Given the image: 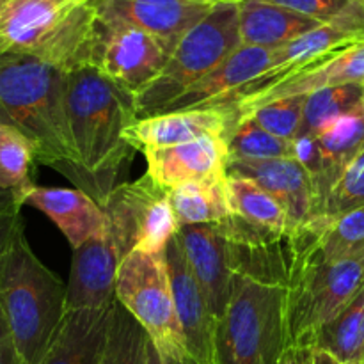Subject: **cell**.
<instances>
[{"label":"cell","instance_id":"5b68a950","mask_svg":"<svg viewBox=\"0 0 364 364\" xmlns=\"http://www.w3.org/2000/svg\"><path fill=\"white\" fill-rule=\"evenodd\" d=\"M288 347L287 287L235 274L215 323L213 364H281Z\"/></svg>","mask_w":364,"mask_h":364},{"label":"cell","instance_id":"f1b7e54d","mask_svg":"<svg viewBox=\"0 0 364 364\" xmlns=\"http://www.w3.org/2000/svg\"><path fill=\"white\" fill-rule=\"evenodd\" d=\"M36 151L28 139L14 128L0 124V188L13 192L23 203L31 187V167Z\"/></svg>","mask_w":364,"mask_h":364},{"label":"cell","instance_id":"9a60e30c","mask_svg":"<svg viewBox=\"0 0 364 364\" xmlns=\"http://www.w3.org/2000/svg\"><path fill=\"white\" fill-rule=\"evenodd\" d=\"M121 262L123 256L107 231L73 249L70 283L66 284L68 311L98 309L112 304L116 301V279Z\"/></svg>","mask_w":364,"mask_h":364},{"label":"cell","instance_id":"b9f144b4","mask_svg":"<svg viewBox=\"0 0 364 364\" xmlns=\"http://www.w3.org/2000/svg\"><path fill=\"white\" fill-rule=\"evenodd\" d=\"M6 2H9V0H0V6H2V4H6Z\"/></svg>","mask_w":364,"mask_h":364},{"label":"cell","instance_id":"4316f807","mask_svg":"<svg viewBox=\"0 0 364 364\" xmlns=\"http://www.w3.org/2000/svg\"><path fill=\"white\" fill-rule=\"evenodd\" d=\"M230 160L295 159L294 141L276 137L247 117H238L226 132Z\"/></svg>","mask_w":364,"mask_h":364},{"label":"cell","instance_id":"d6a6232c","mask_svg":"<svg viewBox=\"0 0 364 364\" xmlns=\"http://www.w3.org/2000/svg\"><path fill=\"white\" fill-rule=\"evenodd\" d=\"M267 2L287 7L295 13L318 20L320 23H331L350 6L352 0H267Z\"/></svg>","mask_w":364,"mask_h":364},{"label":"cell","instance_id":"836d02e7","mask_svg":"<svg viewBox=\"0 0 364 364\" xmlns=\"http://www.w3.org/2000/svg\"><path fill=\"white\" fill-rule=\"evenodd\" d=\"M21 228H23L21 208H13L0 213V263H2L4 256L9 251L14 237H16Z\"/></svg>","mask_w":364,"mask_h":364},{"label":"cell","instance_id":"603a6c76","mask_svg":"<svg viewBox=\"0 0 364 364\" xmlns=\"http://www.w3.org/2000/svg\"><path fill=\"white\" fill-rule=\"evenodd\" d=\"M295 235L313 256L323 262L364 256V205L333 220H309Z\"/></svg>","mask_w":364,"mask_h":364},{"label":"cell","instance_id":"ac0fdd59","mask_svg":"<svg viewBox=\"0 0 364 364\" xmlns=\"http://www.w3.org/2000/svg\"><path fill=\"white\" fill-rule=\"evenodd\" d=\"M25 205L45 213L73 249H78L105 231V212L80 188H50L34 185L23 196Z\"/></svg>","mask_w":364,"mask_h":364},{"label":"cell","instance_id":"ffe728a7","mask_svg":"<svg viewBox=\"0 0 364 364\" xmlns=\"http://www.w3.org/2000/svg\"><path fill=\"white\" fill-rule=\"evenodd\" d=\"M112 304L68 311L41 364H100L109 333Z\"/></svg>","mask_w":364,"mask_h":364},{"label":"cell","instance_id":"d590c367","mask_svg":"<svg viewBox=\"0 0 364 364\" xmlns=\"http://www.w3.org/2000/svg\"><path fill=\"white\" fill-rule=\"evenodd\" d=\"M0 364H21L2 309H0Z\"/></svg>","mask_w":364,"mask_h":364},{"label":"cell","instance_id":"83f0119b","mask_svg":"<svg viewBox=\"0 0 364 364\" xmlns=\"http://www.w3.org/2000/svg\"><path fill=\"white\" fill-rule=\"evenodd\" d=\"M148 341L149 336L144 327L116 299L100 364H144Z\"/></svg>","mask_w":364,"mask_h":364},{"label":"cell","instance_id":"7402d4cb","mask_svg":"<svg viewBox=\"0 0 364 364\" xmlns=\"http://www.w3.org/2000/svg\"><path fill=\"white\" fill-rule=\"evenodd\" d=\"M315 137L318 142L320 159H322V171H320V178L315 183V217H318L322 213L323 203H326L329 192L333 191L338 178L364 148L363 109L359 107L352 112L336 117L331 123H327Z\"/></svg>","mask_w":364,"mask_h":364},{"label":"cell","instance_id":"7a4b0ae2","mask_svg":"<svg viewBox=\"0 0 364 364\" xmlns=\"http://www.w3.org/2000/svg\"><path fill=\"white\" fill-rule=\"evenodd\" d=\"M66 103L78 160L91 198L105 206L135 151L127 130L139 119L135 95L92 66L66 73Z\"/></svg>","mask_w":364,"mask_h":364},{"label":"cell","instance_id":"e0dca14e","mask_svg":"<svg viewBox=\"0 0 364 364\" xmlns=\"http://www.w3.org/2000/svg\"><path fill=\"white\" fill-rule=\"evenodd\" d=\"M148 176L164 191L226 174L230 151L226 135H208L187 144L146 149Z\"/></svg>","mask_w":364,"mask_h":364},{"label":"cell","instance_id":"8992f818","mask_svg":"<svg viewBox=\"0 0 364 364\" xmlns=\"http://www.w3.org/2000/svg\"><path fill=\"white\" fill-rule=\"evenodd\" d=\"M294 235V265L287 287V331L291 348H308L364 284V256L323 262ZM288 347V348H290Z\"/></svg>","mask_w":364,"mask_h":364},{"label":"cell","instance_id":"60d3db41","mask_svg":"<svg viewBox=\"0 0 364 364\" xmlns=\"http://www.w3.org/2000/svg\"><path fill=\"white\" fill-rule=\"evenodd\" d=\"M361 109H363V114H364V82H363V96H361Z\"/></svg>","mask_w":364,"mask_h":364},{"label":"cell","instance_id":"74e56055","mask_svg":"<svg viewBox=\"0 0 364 364\" xmlns=\"http://www.w3.org/2000/svg\"><path fill=\"white\" fill-rule=\"evenodd\" d=\"M144 364H164L162 354L159 352V348L155 347L151 340L148 341V348H146V363Z\"/></svg>","mask_w":364,"mask_h":364},{"label":"cell","instance_id":"f546056e","mask_svg":"<svg viewBox=\"0 0 364 364\" xmlns=\"http://www.w3.org/2000/svg\"><path fill=\"white\" fill-rule=\"evenodd\" d=\"M361 96L363 84L338 85L306 96L304 119L299 135H316L333 119L359 109Z\"/></svg>","mask_w":364,"mask_h":364},{"label":"cell","instance_id":"3957f363","mask_svg":"<svg viewBox=\"0 0 364 364\" xmlns=\"http://www.w3.org/2000/svg\"><path fill=\"white\" fill-rule=\"evenodd\" d=\"M0 309L21 364H41L66 316V287L34 255L21 228L0 263Z\"/></svg>","mask_w":364,"mask_h":364},{"label":"cell","instance_id":"cb8c5ba5","mask_svg":"<svg viewBox=\"0 0 364 364\" xmlns=\"http://www.w3.org/2000/svg\"><path fill=\"white\" fill-rule=\"evenodd\" d=\"M169 201L180 226L217 224L233 215L228 174L180 185L169 191Z\"/></svg>","mask_w":364,"mask_h":364},{"label":"cell","instance_id":"8d00e7d4","mask_svg":"<svg viewBox=\"0 0 364 364\" xmlns=\"http://www.w3.org/2000/svg\"><path fill=\"white\" fill-rule=\"evenodd\" d=\"M21 206H23V203H21V199L18 198L16 194L2 191V188H0V213L7 212V210H13V208H21Z\"/></svg>","mask_w":364,"mask_h":364},{"label":"cell","instance_id":"9c48e42d","mask_svg":"<svg viewBox=\"0 0 364 364\" xmlns=\"http://www.w3.org/2000/svg\"><path fill=\"white\" fill-rule=\"evenodd\" d=\"M169 55L162 43L142 28L96 14L91 66L132 95L160 77Z\"/></svg>","mask_w":364,"mask_h":364},{"label":"cell","instance_id":"d4e9b609","mask_svg":"<svg viewBox=\"0 0 364 364\" xmlns=\"http://www.w3.org/2000/svg\"><path fill=\"white\" fill-rule=\"evenodd\" d=\"M308 348L327 352L341 363H364V284L331 322L316 331Z\"/></svg>","mask_w":364,"mask_h":364},{"label":"cell","instance_id":"f35d334b","mask_svg":"<svg viewBox=\"0 0 364 364\" xmlns=\"http://www.w3.org/2000/svg\"><path fill=\"white\" fill-rule=\"evenodd\" d=\"M164 364H205V363H198L194 361L192 358H181V359H173V358H164Z\"/></svg>","mask_w":364,"mask_h":364},{"label":"cell","instance_id":"7c38bea8","mask_svg":"<svg viewBox=\"0 0 364 364\" xmlns=\"http://www.w3.org/2000/svg\"><path fill=\"white\" fill-rule=\"evenodd\" d=\"M166 259L188 358L198 363L213 364V334L217 318L210 309L198 277L188 265L178 235L166 247Z\"/></svg>","mask_w":364,"mask_h":364},{"label":"cell","instance_id":"1f68e13d","mask_svg":"<svg viewBox=\"0 0 364 364\" xmlns=\"http://www.w3.org/2000/svg\"><path fill=\"white\" fill-rule=\"evenodd\" d=\"M364 205V148L355 155L341 173L338 181L334 183L333 191L327 196L323 203L322 213L315 219L333 220L350 210Z\"/></svg>","mask_w":364,"mask_h":364},{"label":"cell","instance_id":"6da1fadb","mask_svg":"<svg viewBox=\"0 0 364 364\" xmlns=\"http://www.w3.org/2000/svg\"><path fill=\"white\" fill-rule=\"evenodd\" d=\"M0 124L28 139L36 162L91 196L78 160L66 103V71L25 53L0 52Z\"/></svg>","mask_w":364,"mask_h":364},{"label":"cell","instance_id":"7bdbcfd3","mask_svg":"<svg viewBox=\"0 0 364 364\" xmlns=\"http://www.w3.org/2000/svg\"><path fill=\"white\" fill-rule=\"evenodd\" d=\"M0 52H2V43H0Z\"/></svg>","mask_w":364,"mask_h":364},{"label":"cell","instance_id":"5bb4252c","mask_svg":"<svg viewBox=\"0 0 364 364\" xmlns=\"http://www.w3.org/2000/svg\"><path fill=\"white\" fill-rule=\"evenodd\" d=\"M176 235L213 316L219 318L230 301L231 281L235 276L231 242L226 231L217 223L180 226Z\"/></svg>","mask_w":364,"mask_h":364},{"label":"cell","instance_id":"ba28073f","mask_svg":"<svg viewBox=\"0 0 364 364\" xmlns=\"http://www.w3.org/2000/svg\"><path fill=\"white\" fill-rule=\"evenodd\" d=\"M116 299L144 327L164 358H188L174 306L166 251L159 255L130 252L117 270Z\"/></svg>","mask_w":364,"mask_h":364},{"label":"cell","instance_id":"44dd1931","mask_svg":"<svg viewBox=\"0 0 364 364\" xmlns=\"http://www.w3.org/2000/svg\"><path fill=\"white\" fill-rule=\"evenodd\" d=\"M320 25L318 20L267 0L238 2L242 45L277 50Z\"/></svg>","mask_w":364,"mask_h":364},{"label":"cell","instance_id":"484cf974","mask_svg":"<svg viewBox=\"0 0 364 364\" xmlns=\"http://www.w3.org/2000/svg\"><path fill=\"white\" fill-rule=\"evenodd\" d=\"M228 194H230L231 210L235 215L242 217L262 230L274 231V233H290L288 215L283 206L255 181L228 176Z\"/></svg>","mask_w":364,"mask_h":364},{"label":"cell","instance_id":"30bf717a","mask_svg":"<svg viewBox=\"0 0 364 364\" xmlns=\"http://www.w3.org/2000/svg\"><path fill=\"white\" fill-rule=\"evenodd\" d=\"M364 82V41L345 46L333 53L313 60L308 66L301 68L287 80L279 82L267 91L240 100L235 105L226 107L233 110V119L245 116L267 103L277 100L294 98V96H309L322 89L338 87L347 84H363Z\"/></svg>","mask_w":364,"mask_h":364},{"label":"cell","instance_id":"e575fe53","mask_svg":"<svg viewBox=\"0 0 364 364\" xmlns=\"http://www.w3.org/2000/svg\"><path fill=\"white\" fill-rule=\"evenodd\" d=\"M281 364H364V363H341L340 359L322 350L311 348H288Z\"/></svg>","mask_w":364,"mask_h":364},{"label":"cell","instance_id":"4fadbf2b","mask_svg":"<svg viewBox=\"0 0 364 364\" xmlns=\"http://www.w3.org/2000/svg\"><path fill=\"white\" fill-rule=\"evenodd\" d=\"M98 16L119 20L142 28L162 43L169 53L192 27L199 23L212 4L198 0H91Z\"/></svg>","mask_w":364,"mask_h":364},{"label":"cell","instance_id":"2e32d148","mask_svg":"<svg viewBox=\"0 0 364 364\" xmlns=\"http://www.w3.org/2000/svg\"><path fill=\"white\" fill-rule=\"evenodd\" d=\"M233 123V110L226 107L162 112L141 117L127 130V141L135 151L187 144L208 135H226Z\"/></svg>","mask_w":364,"mask_h":364},{"label":"cell","instance_id":"ab89813d","mask_svg":"<svg viewBox=\"0 0 364 364\" xmlns=\"http://www.w3.org/2000/svg\"><path fill=\"white\" fill-rule=\"evenodd\" d=\"M198 2L212 4V6H217V4H238L240 0H198Z\"/></svg>","mask_w":364,"mask_h":364},{"label":"cell","instance_id":"4dcf8cb0","mask_svg":"<svg viewBox=\"0 0 364 364\" xmlns=\"http://www.w3.org/2000/svg\"><path fill=\"white\" fill-rule=\"evenodd\" d=\"M304 105L306 96H294V98L267 103V105L240 117L252 119L258 127H262L263 130L276 135V137L294 141L301 134L302 119H304Z\"/></svg>","mask_w":364,"mask_h":364},{"label":"cell","instance_id":"8fae6325","mask_svg":"<svg viewBox=\"0 0 364 364\" xmlns=\"http://www.w3.org/2000/svg\"><path fill=\"white\" fill-rule=\"evenodd\" d=\"M228 176L245 178L269 192L284 208L290 233L309 223L316 213L311 178L297 159L228 160Z\"/></svg>","mask_w":364,"mask_h":364},{"label":"cell","instance_id":"277c9868","mask_svg":"<svg viewBox=\"0 0 364 364\" xmlns=\"http://www.w3.org/2000/svg\"><path fill=\"white\" fill-rule=\"evenodd\" d=\"M91 0H9L0 6L2 52L25 53L70 71L91 66Z\"/></svg>","mask_w":364,"mask_h":364},{"label":"cell","instance_id":"52a82bcc","mask_svg":"<svg viewBox=\"0 0 364 364\" xmlns=\"http://www.w3.org/2000/svg\"><path fill=\"white\" fill-rule=\"evenodd\" d=\"M242 46L238 4H217L183 36L159 78L135 95L139 119L162 112Z\"/></svg>","mask_w":364,"mask_h":364},{"label":"cell","instance_id":"d6986e66","mask_svg":"<svg viewBox=\"0 0 364 364\" xmlns=\"http://www.w3.org/2000/svg\"><path fill=\"white\" fill-rule=\"evenodd\" d=\"M272 60L274 50L242 45L220 66H217L212 73L191 85L183 95L178 96L162 112H176V110L217 105L228 95L244 87L255 78L262 77L272 66Z\"/></svg>","mask_w":364,"mask_h":364}]
</instances>
